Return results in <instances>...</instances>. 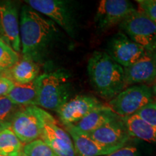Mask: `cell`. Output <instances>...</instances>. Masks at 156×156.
<instances>
[{"label":"cell","mask_w":156,"mask_h":156,"mask_svg":"<svg viewBox=\"0 0 156 156\" xmlns=\"http://www.w3.org/2000/svg\"><path fill=\"white\" fill-rule=\"evenodd\" d=\"M29 7L44 15L59 26L70 38L77 35V20L70 2L63 0H27Z\"/></svg>","instance_id":"5"},{"label":"cell","mask_w":156,"mask_h":156,"mask_svg":"<svg viewBox=\"0 0 156 156\" xmlns=\"http://www.w3.org/2000/svg\"><path fill=\"white\" fill-rule=\"evenodd\" d=\"M106 106L94 96L77 95L69 99L56 112L64 125L75 124L90 113Z\"/></svg>","instance_id":"10"},{"label":"cell","mask_w":156,"mask_h":156,"mask_svg":"<svg viewBox=\"0 0 156 156\" xmlns=\"http://www.w3.org/2000/svg\"><path fill=\"white\" fill-rule=\"evenodd\" d=\"M11 123L7 122H0V132L7 129H10Z\"/></svg>","instance_id":"28"},{"label":"cell","mask_w":156,"mask_h":156,"mask_svg":"<svg viewBox=\"0 0 156 156\" xmlns=\"http://www.w3.org/2000/svg\"><path fill=\"white\" fill-rule=\"evenodd\" d=\"M87 74L95 92L106 99L112 100L127 87L124 68L106 52H93L87 63Z\"/></svg>","instance_id":"2"},{"label":"cell","mask_w":156,"mask_h":156,"mask_svg":"<svg viewBox=\"0 0 156 156\" xmlns=\"http://www.w3.org/2000/svg\"><path fill=\"white\" fill-rule=\"evenodd\" d=\"M0 156H3V155H0Z\"/></svg>","instance_id":"33"},{"label":"cell","mask_w":156,"mask_h":156,"mask_svg":"<svg viewBox=\"0 0 156 156\" xmlns=\"http://www.w3.org/2000/svg\"><path fill=\"white\" fill-rule=\"evenodd\" d=\"M19 59L18 53L2 38H0V69L8 70L11 69Z\"/></svg>","instance_id":"21"},{"label":"cell","mask_w":156,"mask_h":156,"mask_svg":"<svg viewBox=\"0 0 156 156\" xmlns=\"http://www.w3.org/2000/svg\"><path fill=\"white\" fill-rule=\"evenodd\" d=\"M140 11L156 24V0H136Z\"/></svg>","instance_id":"25"},{"label":"cell","mask_w":156,"mask_h":156,"mask_svg":"<svg viewBox=\"0 0 156 156\" xmlns=\"http://www.w3.org/2000/svg\"><path fill=\"white\" fill-rule=\"evenodd\" d=\"M37 106L56 112L69 100L71 85L67 72L58 69L42 74L37 77Z\"/></svg>","instance_id":"3"},{"label":"cell","mask_w":156,"mask_h":156,"mask_svg":"<svg viewBox=\"0 0 156 156\" xmlns=\"http://www.w3.org/2000/svg\"><path fill=\"white\" fill-rule=\"evenodd\" d=\"M154 53H155V56H156V50L155 51H154Z\"/></svg>","instance_id":"32"},{"label":"cell","mask_w":156,"mask_h":156,"mask_svg":"<svg viewBox=\"0 0 156 156\" xmlns=\"http://www.w3.org/2000/svg\"><path fill=\"white\" fill-rule=\"evenodd\" d=\"M119 117L107 105L103 108L90 113L80 121L73 125L82 132L90 133L100 128L107 123L116 120Z\"/></svg>","instance_id":"16"},{"label":"cell","mask_w":156,"mask_h":156,"mask_svg":"<svg viewBox=\"0 0 156 156\" xmlns=\"http://www.w3.org/2000/svg\"><path fill=\"white\" fill-rule=\"evenodd\" d=\"M103 156H140V153L134 146L125 145L114 153Z\"/></svg>","instance_id":"26"},{"label":"cell","mask_w":156,"mask_h":156,"mask_svg":"<svg viewBox=\"0 0 156 156\" xmlns=\"http://www.w3.org/2000/svg\"><path fill=\"white\" fill-rule=\"evenodd\" d=\"M18 17L16 4L11 1L0 2V36L16 52L21 49Z\"/></svg>","instance_id":"12"},{"label":"cell","mask_w":156,"mask_h":156,"mask_svg":"<svg viewBox=\"0 0 156 156\" xmlns=\"http://www.w3.org/2000/svg\"><path fill=\"white\" fill-rule=\"evenodd\" d=\"M153 88L147 85L126 87L109 101L108 106L117 116L124 118L136 114L153 101Z\"/></svg>","instance_id":"6"},{"label":"cell","mask_w":156,"mask_h":156,"mask_svg":"<svg viewBox=\"0 0 156 156\" xmlns=\"http://www.w3.org/2000/svg\"><path fill=\"white\" fill-rule=\"evenodd\" d=\"M8 78L17 84H28L39 76L38 64L31 58L23 56L11 69L7 70Z\"/></svg>","instance_id":"17"},{"label":"cell","mask_w":156,"mask_h":156,"mask_svg":"<svg viewBox=\"0 0 156 156\" xmlns=\"http://www.w3.org/2000/svg\"><path fill=\"white\" fill-rule=\"evenodd\" d=\"M10 101L19 106H36L38 100L37 78L28 84L15 83L14 87L7 95Z\"/></svg>","instance_id":"19"},{"label":"cell","mask_w":156,"mask_h":156,"mask_svg":"<svg viewBox=\"0 0 156 156\" xmlns=\"http://www.w3.org/2000/svg\"><path fill=\"white\" fill-rule=\"evenodd\" d=\"M15 85V83L7 77H0V97L7 96Z\"/></svg>","instance_id":"27"},{"label":"cell","mask_w":156,"mask_h":156,"mask_svg":"<svg viewBox=\"0 0 156 156\" xmlns=\"http://www.w3.org/2000/svg\"><path fill=\"white\" fill-rule=\"evenodd\" d=\"M7 156H27V155H25L24 153H23V151L22 150V151L15 152V153H12V154H10V155H9Z\"/></svg>","instance_id":"29"},{"label":"cell","mask_w":156,"mask_h":156,"mask_svg":"<svg viewBox=\"0 0 156 156\" xmlns=\"http://www.w3.org/2000/svg\"><path fill=\"white\" fill-rule=\"evenodd\" d=\"M23 143L10 129L0 132V155L7 156L15 152L22 151Z\"/></svg>","instance_id":"20"},{"label":"cell","mask_w":156,"mask_h":156,"mask_svg":"<svg viewBox=\"0 0 156 156\" xmlns=\"http://www.w3.org/2000/svg\"><path fill=\"white\" fill-rule=\"evenodd\" d=\"M0 77H7L8 78V72L7 70L0 69ZM9 79V78H8Z\"/></svg>","instance_id":"30"},{"label":"cell","mask_w":156,"mask_h":156,"mask_svg":"<svg viewBox=\"0 0 156 156\" xmlns=\"http://www.w3.org/2000/svg\"><path fill=\"white\" fill-rule=\"evenodd\" d=\"M131 2L127 0H102L98 6L95 24L100 32L106 31L121 23L130 13L136 10Z\"/></svg>","instance_id":"9"},{"label":"cell","mask_w":156,"mask_h":156,"mask_svg":"<svg viewBox=\"0 0 156 156\" xmlns=\"http://www.w3.org/2000/svg\"><path fill=\"white\" fill-rule=\"evenodd\" d=\"M64 126L73 140L76 156H103L125 146L103 145L93 140L86 133L79 131L73 124H67Z\"/></svg>","instance_id":"13"},{"label":"cell","mask_w":156,"mask_h":156,"mask_svg":"<svg viewBox=\"0 0 156 156\" xmlns=\"http://www.w3.org/2000/svg\"><path fill=\"white\" fill-rule=\"evenodd\" d=\"M126 85L152 83L156 79V56L154 52H147L137 62L124 68Z\"/></svg>","instance_id":"15"},{"label":"cell","mask_w":156,"mask_h":156,"mask_svg":"<svg viewBox=\"0 0 156 156\" xmlns=\"http://www.w3.org/2000/svg\"><path fill=\"white\" fill-rule=\"evenodd\" d=\"M59 30L53 21L46 18L29 7L23 6L20 16V36L23 56L37 64L49 53Z\"/></svg>","instance_id":"1"},{"label":"cell","mask_w":156,"mask_h":156,"mask_svg":"<svg viewBox=\"0 0 156 156\" xmlns=\"http://www.w3.org/2000/svg\"><path fill=\"white\" fill-rule=\"evenodd\" d=\"M41 139L51 148L56 156H76L71 136L58 125L50 114L45 120Z\"/></svg>","instance_id":"11"},{"label":"cell","mask_w":156,"mask_h":156,"mask_svg":"<svg viewBox=\"0 0 156 156\" xmlns=\"http://www.w3.org/2000/svg\"><path fill=\"white\" fill-rule=\"evenodd\" d=\"M122 119L131 137L156 143V126L148 124L136 114Z\"/></svg>","instance_id":"18"},{"label":"cell","mask_w":156,"mask_h":156,"mask_svg":"<svg viewBox=\"0 0 156 156\" xmlns=\"http://www.w3.org/2000/svg\"><path fill=\"white\" fill-rule=\"evenodd\" d=\"M147 52L142 46L132 41L124 33L119 32L108 40L106 53L116 63L126 68L137 62Z\"/></svg>","instance_id":"8"},{"label":"cell","mask_w":156,"mask_h":156,"mask_svg":"<svg viewBox=\"0 0 156 156\" xmlns=\"http://www.w3.org/2000/svg\"><path fill=\"white\" fill-rule=\"evenodd\" d=\"M136 114L148 124L156 126V101L150 103Z\"/></svg>","instance_id":"24"},{"label":"cell","mask_w":156,"mask_h":156,"mask_svg":"<svg viewBox=\"0 0 156 156\" xmlns=\"http://www.w3.org/2000/svg\"><path fill=\"white\" fill-rule=\"evenodd\" d=\"M87 134L98 143L108 146H124L131 139L121 117Z\"/></svg>","instance_id":"14"},{"label":"cell","mask_w":156,"mask_h":156,"mask_svg":"<svg viewBox=\"0 0 156 156\" xmlns=\"http://www.w3.org/2000/svg\"><path fill=\"white\" fill-rule=\"evenodd\" d=\"M48 113L36 106H21L11 122L10 129L22 143L39 139Z\"/></svg>","instance_id":"4"},{"label":"cell","mask_w":156,"mask_h":156,"mask_svg":"<svg viewBox=\"0 0 156 156\" xmlns=\"http://www.w3.org/2000/svg\"><path fill=\"white\" fill-rule=\"evenodd\" d=\"M122 32L147 52L156 50V24L141 11L134 10L119 24Z\"/></svg>","instance_id":"7"},{"label":"cell","mask_w":156,"mask_h":156,"mask_svg":"<svg viewBox=\"0 0 156 156\" xmlns=\"http://www.w3.org/2000/svg\"><path fill=\"white\" fill-rule=\"evenodd\" d=\"M23 151L27 156H56L51 148L41 139L25 144Z\"/></svg>","instance_id":"22"},{"label":"cell","mask_w":156,"mask_h":156,"mask_svg":"<svg viewBox=\"0 0 156 156\" xmlns=\"http://www.w3.org/2000/svg\"><path fill=\"white\" fill-rule=\"evenodd\" d=\"M154 86H153V94L156 95V79L154 81Z\"/></svg>","instance_id":"31"},{"label":"cell","mask_w":156,"mask_h":156,"mask_svg":"<svg viewBox=\"0 0 156 156\" xmlns=\"http://www.w3.org/2000/svg\"><path fill=\"white\" fill-rule=\"evenodd\" d=\"M20 107L12 102L7 96L0 97V122L11 123Z\"/></svg>","instance_id":"23"}]
</instances>
